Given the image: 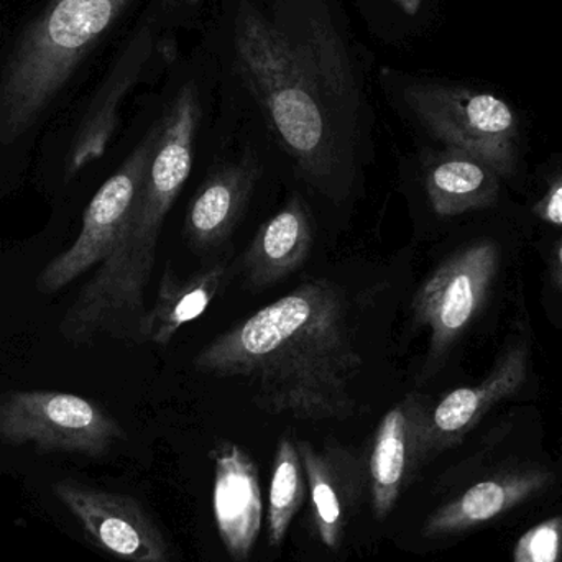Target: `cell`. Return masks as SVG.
I'll list each match as a JSON object with an SVG mask.
<instances>
[{
    "instance_id": "obj_23",
    "label": "cell",
    "mask_w": 562,
    "mask_h": 562,
    "mask_svg": "<svg viewBox=\"0 0 562 562\" xmlns=\"http://www.w3.org/2000/svg\"><path fill=\"white\" fill-rule=\"evenodd\" d=\"M408 15H415L422 7L423 0H395Z\"/></svg>"
},
{
    "instance_id": "obj_16",
    "label": "cell",
    "mask_w": 562,
    "mask_h": 562,
    "mask_svg": "<svg viewBox=\"0 0 562 562\" xmlns=\"http://www.w3.org/2000/svg\"><path fill=\"white\" fill-rule=\"evenodd\" d=\"M229 263L221 260L181 279L168 266L158 284L154 306L145 316L142 329L144 342L168 346L181 327L198 319L220 296L229 281Z\"/></svg>"
},
{
    "instance_id": "obj_9",
    "label": "cell",
    "mask_w": 562,
    "mask_h": 562,
    "mask_svg": "<svg viewBox=\"0 0 562 562\" xmlns=\"http://www.w3.org/2000/svg\"><path fill=\"white\" fill-rule=\"evenodd\" d=\"M53 491L86 533L112 557L125 562H168L164 535L134 498L68 481L58 482Z\"/></svg>"
},
{
    "instance_id": "obj_13",
    "label": "cell",
    "mask_w": 562,
    "mask_h": 562,
    "mask_svg": "<svg viewBox=\"0 0 562 562\" xmlns=\"http://www.w3.org/2000/svg\"><path fill=\"white\" fill-rule=\"evenodd\" d=\"M260 173L259 161L249 155L207 175L184 216V236L193 249L204 252L229 239L249 206Z\"/></svg>"
},
{
    "instance_id": "obj_2",
    "label": "cell",
    "mask_w": 562,
    "mask_h": 562,
    "mask_svg": "<svg viewBox=\"0 0 562 562\" xmlns=\"http://www.w3.org/2000/svg\"><path fill=\"white\" fill-rule=\"evenodd\" d=\"M198 122L196 95L184 89L158 124L150 165L114 247L63 317L59 333L69 342L112 337L144 344L145 293L168 214L193 170Z\"/></svg>"
},
{
    "instance_id": "obj_10",
    "label": "cell",
    "mask_w": 562,
    "mask_h": 562,
    "mask_svg": "<svg viewBox=\"0 0 562 562\" xmlns=\"http://www.w3.org/2000/svg\"><path fill=\"white\" fill-rule=\"evenodd\" d=\"M527 370L528 346L515 344L498 359L484 382L442 396L435 408L428 409L423 439L426 458L458 446L497 403L517 395L527 380Z\"/></svg>"
},
{
    "instance_id": "obj_24",
    "label": "cell",
    "mask_w": 562,
    "mask_h": 562,
    "mask_svg": "<svg viewBox=\"0 0 562 562\" xmlns=\"http://www.w3.org/2000/svg\"><path fill=\"white\" fill-rule=\"evenodd\" d=\"M193 2H196V0H193Z\"/></svg>"
},
{
    "instance_id": "obj_14",
    "label": "cell",
    "mask_w": 562,
    "mask_h": 562,
    "mask_svg": "<svg viewBox=\"0 0 562 562\" xmlns=\"http://www.w3.org/2000/svg\"><path fill=\"white\" fill-rule=\"evenodd\" d=\"M551 482L553 474L540 468L514 469L492 475L438 508L426 520L423 535L438 540L481 527L541 494Z\"/></svg>"
},
{
    "instance_id": "obj_11",
    "label": "cell",
    "mask_w": 562,
    "mask_h": 562,
    "mask_svg": "<svg viewBox=\"0 0 562 562\" xmlns=\"http://www.w3.org/2000/svg\"><path fill=\"white\" fill-rule=\"evenodd\" d=\"M214 462L213 510L227 553L246 561L262 528V488L259 468L236 442H220Z\"/></svg>"
},
{
    "instance_id": "obj_8",
    "label": "cell",
    "mask_w": 562,
    "mask_h": 562,
    "mask_svg": "<svg viewBox=\"0 0 562 562\" xmlns=\"http://www.w3.org/2000/svg\"><path fill=\"white\" fill-rule=\"evenodd\" d=\"M158 125L125 158L117 171L99 188L82 214L81 233L72 246L59 254L43 270L36 286L56 293L99 266L111 252L119 233L134 206L157 144Z\"/></svg>"
},
{
    "instance_id": "obj_21",
    "label": "cell",
    "mask_w": 562,
    "mask_h": 562,
    "mask_svg": "<svg viewBox=\"0 0 562 562\" xmlns=\"http://www.w3.org/2000/svg\"><path fill=\"white\" fill-rule=\"evenodd\" d=\"M535 214L544 223L562 226V177L551 184L548 193L538 201Z\"/></svg>"
},
{
    "instance_id": "obj_18",
    "label": "cell",
    "mask_w": 562,
    "mask_h": 562,
    "mask_svg": "<svg viewBox=\"0 0 562 562\" xmlns=\"http://www.w3.org/2000/svg\"><path fill=\"white\" fill-rule=\"evenodd\" d=\"M303 462L296 442L281 438L273 461L270 485L269 540L280 547L303 501Z\"/></svg>"
},
{
    "instance_id": "obj_6",
    "label": "cell",
    "mask_w": 562,
    "mask_h": 562,
    "mask_svg": "<svg viewBox=\"0 0 562 562\" xmlns=\"http://www.w3.org/2000/svg\"><path fill=\"white\" fill-rule=\"evenodd\" d=\"M124 436L111 415L82 396L45 390L0 396V438L13 445L101 458Z\"/></svg>"
},
{
    "instance_id": "obj_15",
    "label": "cell",
    "mask_w": 562,
    "mask_h": 562,
    "mask_svg": "<svg viewBox=\"0 0 562 562\" xmlns=\"http://www.w3.org/2000/svg\"><path fill=\"white\" fill-rule=\"evenodd\" d=\"M314 224L310 207L293 194L279 213L267 220L243 257L244 283L259 291L293 276L310 259Z\"/></svg>"
},
{
    "instance_id": "obj_1",
    "label": "cell",
    "mask_w": 562,
    "mask_h": 562,
    "mask_svg": "<svg viewBox=\"0 0 562 562\" xmlns=\"http://www.w3.org/2000/svg\"><path fill=\"white\" fill-rule=\"evenodd\" d=\"M350 321L336 283L306 280L206 344L193 367L244 380L270 415L342 422L356 413L353 385L363 367Z\"/></svg>"
},
{
    "instance_id": "obj_12",
    "label": "cell",
    "mask_w": 562,
    "mask_h": 562,
    "mask_svg": "<svg viewBox=\"0 0 562 562\" xmlns=\"http://www.w3.org/2000/svg\"><path fill=\"white\" fill-rule=\"evenodd\" d=\"M428 405L419 395H406L383 415L370 454V487L376 517L395 507L406 479L425 461Z\"/></svg>"
},
{
    "instance_id": "obj_4",
    "label": "cell",
    "mask_w": 562,
    "mask_h": 562,
    "mask_svg": "<svg viewBox=\"0 0 562 562\" xmlns=\"http://www.w3.org/2000/svg\"><path fill=\"white\" fill-rule=\"evenodd\" d=\"M131 0H55L16 46L0 85V142L29 131Z\"/></svg>"
},
{
    "instance_id": "obj_20",
    "label": "cell",
    "mask_w": 562,
    "mask_h": 562,
    "mask_svg": "<svg viewBox=\"0 0 562 562\" xmlns=\"http://www.w3.org/2000/svg\"><path fill=\"white\" fill-rule=\"evenodd\" d=\"M562 515L548 518L521 535L514 550V562H561Z\"/></svg>"
},
{
    "instance_id": "obj_17",
    "label": "cell",
    "mask_w": 562,
    "mask_h": 562,
    "mask_svg": "<svg viewBox=\"0 0 562 562\" xmlns=\"http://www.w3.org/2000/svg\"><path fill=\"white\" fill-rule=\"evenodd\" d=\"M501 175L464 151L448 148L425 165V188L438 216H461L497 201Z\"/></svg>"
},
{
    "instance_id": "obj_3",
    "label": "cell",
    "mask_w": 562,
    "mask_h": 562,
    "mask_svg": "<svg viewBox=\"0 0 562 562\" xmlns=\"http://www.w3.org/2000/svg\"><path fill=\"white\" fill-rule=\"evenodd\" d=\"M244 53L270 124L297 173L324 196L342 200L356 175L352 134L314 91L286 43L262 23L247 25Z\"/></svg>"
},
{
    "instance_id": "obj_22",
    "label": "cell",
    "mask_w": 562,
    "mask_h": 562,
    "mask_svg": "<svg viewBox=\"0 0 562 562\" xmlns=\"http://www.w3.org/2000/svg\"><path fill=\"white\" fill-rule=\"evenodd\" d=\"M554 280H557L558 286L561 288L562 291V240L560 247L557 250V259H554Z\"/></svg>"
},
{
    "instance_id": "obj_7",
    "label": "cell",
    "mask_w": 562,
    "mask_h": 562,
    "mask_svg": "<svg viewBox=\"0 0 562 562\" xmlns=\"http://www.w3.org/2000/svg\"><path fill=\"white\" fill-rule=\"evenodd\" d=\"M501 266V249L492 240H481L442 262L422 284L413 300L418 326L429 327V350L423 379H428L456 340L465 333L487 300Z\"/></svg>"
},
{
    "instance_id": "obj_19",
    "label": "cell",
    "mask_w": 562,
    "mask_h": 562,
    "mask_svg": "<svg viewBox=\"0 0 562 562\" xmlns=\"http://www.w3.org/2000/svg\"><path fill=\"white\" fill-rule=\"evenodd\" d=\"M296 445L304 472H306L307 484H310L317 533L327 548L336 550L340 543V531H342V510L334 487L329 456L321 454L310 442L297 441Z\"/></svg>"
},
{
    "instance_id": "obj_5",
    "label": "cell",
    "mask_w": 562,
    "mask_h": 562,
    "mask_svg": "<svg viewBox=\"0 0 562 562\" xmlns=\"http://www.w3.org/2000/svg\"><path fill=\"white\" fill-rule=\"evenodd\" d=\"M409 109L448 148L464 151L510 178L517 165L518 121L497 95L451 86H413L405 92Z\"/></svg>"
}]
</instances>
